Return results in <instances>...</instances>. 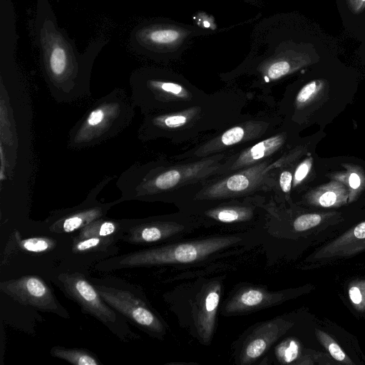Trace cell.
Wrapping results in <instances>:
<instances>
[{
	"label": "cell",
	"mask_w": 365,
	"mask_h": 365,
	"mask_svg": "<svg viewBox=\"0 0 365 365\" xmlns=\"http://www.w3.org/2000/svg\"><path fill=\"white\" fill-rule=\"evenodd\" d=\"M230 153H220L180 164L163 160L135 163L116 181V187L120 192L119 201H170L177 191H183L220 175L224 160Z\"/></svg>",
	"instance_id": "2"
},
{
	"label": "cell",
	"mask_w": 365,
	"mask_h": 365,
	"mask_svg": "<svg viewBox=\"0 0 365 365\" xmlns=\"http://www.w3.org/2000/svg\"><path fill=\"white\" fill-rule=\"evenodd\" d=\"M94 286L103 300L133 324L149 333L160 334L165 327L148 305L132 292L98 284Z\"/></svg>",
	"instance_id": "13"
},
{
	"label": "cell",
	"mask_w": 365,
	"mask_h": 365,
	"mask_svg": "<svg viewBox=\"0 0 365 365\" xmlns=\"http://www.w3.org/2000/svg\"><path fill=\"white\" fill-rule=\"evenodd\" d=\"M53 239L47 237H34L20 240L19 247L24 251L41 253L51 251L56 247Z\"/></svg>",
	"instance_id": "27"
},
{
	"label": "cell",
	"mask_w": 365,
	"mask_h": 365,
	"mask_svg": "<svg viewBox=\"0 0 365 365\" xmlns=\"http://www.w3.org/2000/svg\"><path fill=\"white\" fill-rule=\"evenodd\" d=\"M215 33L209 28L155 18L135 26L130 42L138 53L157 62L168 63L180 58L195 38Z\"/></svg>",
	"instance_id": "7"
},
{
	"label": "cell",
	"mask_w": 365,
	"mask_h": 365,
	"mask_svg": "<svg viewBox=\"0 0 365 365\" xmlns=\"http://www.w3.org/2000/svg\"><path fill=\"white\" fill-rule=\"evenodd\" d=\"M135 108L123 88L113 89L96 100L71 128L68 148L87 149L117 136L132 123Z\"/></svg>",
	"instance_id": "6"
},
{
	"label": "cell",
	"mask_w": 365,
	"mask_h": 365,
	"mask_svg": "<svg viewBox=\"0 0 365 365\" xmlns=\"http://www.w3.org/2000/svg\"><path fill=\"white\" fill-rule=\"evenodd\" d=\"M293 324L292 322L277 319L257 327L242 349L240 355L241 364H248L257 359Z\"/></svg>",
	"instance_id": "17"
},
{
	"label": "cell",
	"mask_w": 365,
	"mask_h": 365,
	"mask_svg": "<svg viewBox=\"0 0 365 365\" xmlns=\"http://www.w3.org/2000/svg\"><path fill=\"white\" fill-rule=\"evenodd\" d=\"M349 6L353 12H360L365 8V0H353Z\"/></svg>",
	"instance_id": "34"
},
{
	"label": "cell",
	"mask_w": 365,
	"mask_h": 365,
	"mask_svg": "<svg viewBox=\"0 0 365 365\" xmlns=\"http://www.w3.org/2000/svg\"><path fill=\"white\" fill-rule=\"evenodd\" d=\"M317 89L316 81H312L304 86L296 97V102L298 103H303L307 102L311 96L314 93Z\"/></svg>",
	"instance_id": "31"
},
{
	"label": "cell",
	"mask_w": 365,
	"mask_h": 365,
	"mask_svg": "<svg viewBox=\"0 0 365 365\" xmlns=\"http://www.w3.org/2000/svg\"><path fill=\"white\" fill-rule=\"evenodd\" d=\"M120 237H91L84 239L74 238L72 250L76 254H88L98 251H106L114 244Z\"/></svg>",
	"instance_id": "24"
},
{
	"label": "cell",
	"mask_w": 365,
	"mask_h": 365,
	"mask_svg": "<svg viewBox=\"0 0 365 365\" xmlns=\"http://www.w3.org/2000/svg\"><path fill=\"white\" fill-rule=\"evenodd\" d=\"M276 124L274 115L245 116L219 134L175 157V159L193 161L220 153L231 152L233 147L236 150L237 148H243L250 143L257 142L274 133Z\"/></svg>",
	"instance_id": "10"
},
{
	"label": "cell",
	"mask_w": 365,
	"mask_h": 365,
	"mask_svg": "<svg viewBox=\"0 0 365 365\" xmlns=\"http://www.w3.org/2000/svg\"><path fill=\"white\" fill-rule=\"evenodd\" d=\"M130 98L143 115L182 110L209 95L167 68L145 66L130 76Z\"/></svg>",
	"instance_id": "5"
},
{
	"label": "cell",
	"mask_w": 365,
	"mask_h": 365,
	"mask_svg": "<svg viewBox=\"0 0 365 365\" xmlns=\"http://www.w3.org/2000/svg\"><path fill=\"white\" fill-rule=\"evenodd\" d=\"M311 168V162L307 160L302 163L296 169L294 180L295 183L300 182L305 178Z\"/></svg>",
	"instance_id": "33"
},
{
	"label": "cell",
	"mask_w": 365,
	"mask_h": 365,
	"mask_svg": "<svg viewBox=\"0 0 365 365\" xmlns=\"http://www.w3.org/2000/svg\"><path fill=\"white\" fill-rule=\"evenodd\" d=\"M237 236H220L145 249L106 260L97 267L101 270L186 264L201 260L238 243Z\"/></svg>",
	"instance_id": "8"
},
{
	"label": "cell",
	"mask_w": 365,
	"mask_h": 365,
	"mask_svg": "<svg viewBox=\"0 0 365 365\" xmlns=\"http://www.w3.org/2000/svg\"><path fill=\"white\" fill-rule=\"evenodd\" d=\"M274 184L272 190L277 187L283 193H288L292 188V183L293 180L292 173L287 170H283L274 174Z\"/></svg>",
	"instance_id": "30"
},
{
	"label": "cell",
	"mask_w": 365,
	"mask_h": 365,
	"mask_svg": "<svg viewBox=\"0 0 365 365\" xmlns=\"http://www.w3.org/2000/svg\"><path fill=\"white\" fill-rule=\"evenodd\" d=\"M283 292H270L260 288H247L240 291L227 304V314H239L266 307L281 302Z\"/></svg>",
	"instance_id": "20"
},
{
	"label": "cell",
	"mask_w": 365,
	"mask_h": 365,
	"mask_svg": "<svg viewBox=\"0 0 365 365\" xmlns=\"http://www.w3.org/2000/svg\"><path fill=\"white\" fill-rule=\"evenodd\" d=\"M126 228V220H113L103 217L97 219L79 230L77 239L91 237H120Z\"/></svg>",
	"instance_id": "22"
},
{
	"label": "cell",
	"mask_w": 365,
	"mask_h": 365,
	"mask_svg": "<svg viewBox=\"0 0 365 365\" xmlns=\"http://www.w3.org/2000/svg\"><path fill=\"white\" fill-rule=\"evenodd\" d=\"M250 5H252V6H259V5L260 4V1L261 0H242Z\"/></svg>",
	"instance_id": "36"
},
{
	"label": "cell",
	"mask_w": 365,
	"mask_h": 365,
	"mask_svg": "<svg viewBox=\"0 0 365 365\" xmlns=\"http://www.w3.org/2000/svg\"><path fill=\"white\" fill-rule=\"evenodd\" d=\"M1 292L24 305L68 317V314L56 299L53 291L41 278L26 275L0 283Z\"/></svg>",
	"instance_id": "14"
},
{
	"label": "cell",
	"mask_w": 365,
	"mask_h": 365,
	"mask_svg": "<svg viewBox=\"0 0 365 365\" xmlns=\"http://www.w3.org/2000/svg\"><path fill=\"white\" fill-rule=\"evenodd\" d=\"M348 1H349V6H350V5H351V4L352 3L353 0H348Z\"/></svg>",
	"instance_id": "37"
},
{
	"label": "cell",
	"mask_w": 365,
	"mask_h": 365,
	"mask_svg": "<svg viewBox=\"0 0 365 365\" xmlns=\"http://www.w3.org/2000/svg\"><path fill=\"white\" fill-rule=\"evenodd\" d=\"M183 224L158 217L126 220V228L121 240L135 245H148L168 240L185 230Z\"/></svg>",
	"instance_id": "15"
},
{
	"label": "cell",
	"mask_w": 365,
	"mask_h": 365,
	"mask_svg": "<svg viewBox=\"0 0 365 365\" xmlns=\"http://www.w3.org/2000/svg\"><path fill=\"white\" fill-rule=\"evenodd\" d=\"M365 250V221L323 245L311 257L314 260L347 258Z\"/></svg>",
	"instance_id": "18"
},
{
	"label": "cell",
	"mask_w": 365,
	"mask_h": 365,
	"mask_svg": "<svg viewBox=\"0 0 365 365\" xmlns=\"http://www.w3.org/2000/svg\"><path fill=\"white\" fill-rule=\"evenodd\" d=\"M58 281L64 292L75 300L87 313L92 315L112 331L120 336L118 312L101 297L97 289L83 274L78 272H64L58 275Z\"/></svg>",
	"instance_id": "12"
},
{
	"label": "cell",
	"mask_w": 365,
	"mask_h": 365,
	"mask_svg": "<svg viewBox=\"0 0 365 365\" xmlns=\"http://www.w3.org/2000/svg\"><path fill=\"white\" fill-rule=\"evenodd\" d=\"M245 95L227 91L209 95L187 108L144 115L138 130V138L148 141L165 138L182 143L197 138L210 130L220 132L232 125L242 115Z\"/></svg>",
	"instance_id": "3"
},
{
	"label": "cell",
	"mask_w": 365,
	"mask_h": 365,
	"mask_svg": "<svg viewBox=\"0 0 365 365\" xmlns=\"http://www.w3.org/2000/svg\"><path fill=\"white\" fill-rule=\"evenodd\" d=\"M112 179L110 176L104 177L90 190L80 204L72 207L53 211L46 220L49 230L58 234L71 233L80 230L97 219L106 217L113 206L120 203L119 199L110 202L98 200L99 193Z\"/></svg>",
	"instance_id": "11"
},
{
	"label": "cell",
	"mask_w": 365,
	"mask_h": 365,
	"mask_svg": "<svg viewBox=\"0 0 365 365\" xmlns=\"http://www.w3.org/2000/svg\"><path fill=\"white\" fill-rule=\"evenodd\" d=\"M51 355L75 365H99L101 363L91 351L84 349L53 346Z\"/></svg>",
	"instance_id": "23"
},
{
	"label": "cell",
	"mask_w": 365,
	"mask_h": 365,
	"mask_svg": "<svg viewBox=\"0 0 365 365\" xmlns=\"http://www.w3.org/2000/svg\"><path fill=\"white\" fill-rule=\"evenodd\" d=\"M349 185L353 189H356L359 187L361 180L359 175L356 173H351L349 180Z\"/></svg>",
	"instance_id": "35"
},
{
	"label": "cell",
	"mask_w": 365,
	"mask_h": 365,
	"mask_svg": "<svg viewBox=\"0 0 365 365\" xmlns=\"http://www.w3.org/2000/svg\"><path fill=\"white\" fill-rule=\"evenodd\" d=\"M286 141L284 133H272L257 142L243 148L230 153L224 160L222 174L242 170L262 163L275 155L282 149Z\"/></svg>",
	"instance_id": "16"
},
{
	"label": "cell",
	"mask_w": 365,
	"mask_h": 365,
	"mask_svg": "<svg viewBox=\"0 0 365 365\" xmlns=\"http://www.w3.org/2000/svg\"><path fill=\"white\" fill-rule=\"evenodd\" d=\"M284 30L279 15L262 19L253 29L248 55L236 68L221 74L222 78L247 76L252 86L265 90L292 73L306 55L297 49L298 44L286 38Z\"/></svg>",
	"instance_id": "4"
},
{
	"label": "cell",
	"mask_w": 365,
	"mask_h": 365,
	"mask_svg": "<svg viewBox=\"0 0 365 365\" xmlns=\"http://www.w3.org/2000/svg\"><path fill=\"white\" fill-rule=\"evenodd\" d=\"M206 218L222 223L247 222L254 217L255 207L242 204H222L204 211Z\"/></svg>",
	"instance_id": "21"
},
{
	"label": "cell",
	"mask_w": 365,
	"mask_h": 365,
	"mask_svg": "<svg viewBox=\"0 0 365 365\" xmlns=\"http://www.w3.org/2000/svg\"><path fill=\"white\" fill-rule=\"evenodd\" d=\"M35 34L40 65L53 99L68 103L91 96L92 66L101 44L80 53L58 26L48 0L38 1Z\"/></svg>",
	"instance_id": "1"
},
{
	"label": "cell",
	"mask_w": 365,
	"mask_h": 365,
	"mask_svg": "<svg viewBox=\"0 0 365 365\" xmlns=\"http://www.w3.org/2000/svg\"><path fill=\"white\" fill-rule=\"evenodd\" d=\"M275 354L280 363L291 364L299 357L300 344L294 339H287L277 346Z\"/></svg>",
	"instance_id": "26"
},
{
	"label": "cell",
	"mask_w": 365,
	"mask_h": 365,
	"mask_svg": "<svg viewBox=\"0 0 365 365\" xmlns=\"http://www.w3.org/2000/svg\"><path fill=\"white\" fill-rule=\"evenodd\" d=\"M317 202L322 207H329L339 202V197L333 191H327L318 197Z\"/></svg>",
	"instance_id": "32"
},
{
	"label": "cell",
	"mask_w": 365,
	"mask_h": 365,
	"mask_svg": "<svg viewBox=\"0 0 365 365\" xmlns=\"http://www.w3.org/2000/svg\"><path fill=\"white\" fill-rule=\"evenodd\" d=\"M276 157L223 175H219L186 189L191 201L214 202L251 195L257 192L272 190L274 173L282 165Z\"/></svg>",
	"instance_id": "9"
},
{
	"label": "cell",
	"mask_w": 365,
	"mask_h": 365,
	"mask_svg": "<svg viewBox=\"0 0 365 365\" xmlns=\"http://www.w3.org/2000/svg\"><path fill=\"white\" fill-rule=\"evenodd\" d=\"M220 284L213 282L209 285L197 303L195 324L197 332L203 342L209 343L212 339L216 313L220 299Z\"/></svg>",
	"instance_id": "19"
},
{
	"label": "cell",
	"mask_w": 365,
	"mask_h": 365,
	"mask_svg": "<svg viewBox=\"0 0 365 365\" xmlns=\"http://www.w3.org/2000/svg\"><path fill=\"white\" fill-rule=\"evenodd\" d=\"M315 334L319 343L328 351L331 356L341 364L353 365L354 362L346 354L339 344L327 333L315 329Z\"/></svg>",
	"instance_id": "25"
},
{
	"label": "cell",
	"mask_w": 365,
	"mask_h": 365,
	"mask_svg": "<svg viewBox=\"0 0 365 365\" xmlns=\"http://www.w3.org/2000/svg\"><path fill=\"white\" fill-rule=\"evenodd\" d=\"M322 221V217L319 214H304L297 217L293 227L297 232H304L312 229Z\"/></svg>",
	"instance_id": "29"
},
{
	"label": "cell",
	"mask_w": 365,
	"mask_h": 365,
	"mask_svg": "<svg viewBox=\"0 0 365 365\" xmlns=\"http://www.w3.org/2000/svg\"><path fill=\"white\" fill-rule=\"evenodd\" d=\"M348 294L353 307L359 312L365 311V279L351 282Z\"/></svg>",
	"instance_id": "28"
}]
</instances>
